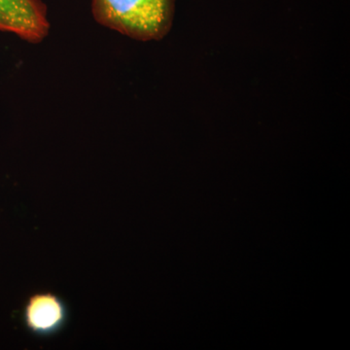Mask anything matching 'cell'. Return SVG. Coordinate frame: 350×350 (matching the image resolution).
Listing matches in <instances>:
<instances>
[{"label":"cell","mask_w":350,"mask_h":350,"mask_svg":"<svg viewBox=\"0 0 350 350\" xmlns=\"http://www.w3.org/2000/svg\"><path fill=\"white\" fill-rule=\"evenodd\" d=\"M176 0H93L94 19L138 41H159L174 23Z\"/></svg>","instance_id":"obj_1"},{"label":"cell","mask_w":350,"mask_h":350,"mask_svg":"<svg viewBox=\"0 0 350 350\" xmlns=\"http://www.w3.org/2000/svg\"><path fill=\"white\" fill-rule=\"evenodd\" d=\"M49 31L47 7L41 0H0V31L39 43Z\"/></svg>","instance_id":"obj_2"},{"label":"cell","mask_w":350,"mask_h":350,"mask_svg":"<svg viewBox=\"0 0 350 350\" xmlns=\"http://www.w3.org/2000/svg\"><path fill=\"white\" fill-rule=\"evenodd\" d=\"M66 306L54 294L33 295L25 306V323L39 335H49L59 331L66 322Z\"/></svg>","instance_id":"obj_3"}]
</instances>
